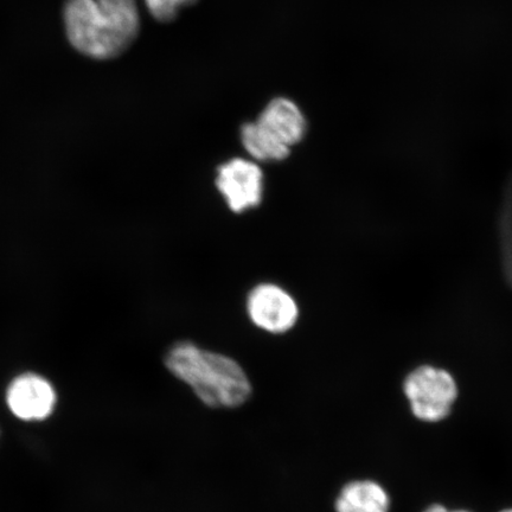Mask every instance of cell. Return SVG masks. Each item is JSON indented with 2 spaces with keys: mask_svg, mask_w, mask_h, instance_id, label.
<instances>
[{
  "mask_svg": "<svg viewBox=\"0 0 512 512\" xmlns=\"http://www.w3.org/2000/svg\"><path fill=\"white\" fill-rule=\"evenodd\" d=\"M248 315L258 328L271 334H284L297 323V303L283 288L262 284L253 288L247 299Z\"/></svg>",
  "mask_w": 512,
  "mask_h": 512,
  "instance_id": "obj_6",
  "label": "cell"
},
{
  "mask_svg": "<svg viewBox=\"0 0 512 512\" xmlns=\"http://www.w3.org/2000/svg\"><path fill=\"white\" fill-rule=\"evenodd\" d=\"M6 405L17 419L40 422L50 418L57 405L56 390L46 377L34 373L22 374L6 389Z\"/></svg>",
  "mask_w": 512,
  "mask_h": 512,
  "instance_id": "obj_5",
  "label": "cell"
},
{
  "mask_svg": "<svg viewBox=\"0 0 512 512\" xmlns=\"http://www.w3.org/2000/svg\"><path fill=\"white\" fill-rule=\"evenodd\" d=\"M498 230L503 273L505 280L512 287V182L505 189Z\"/></svg>",
  "mask_w": 512,
  "mask_h": 512,
  "instance_id": "obj_10",
  "label": "cell"
},
{
  "mask_svg": "<svg viewBox=\"0 0 512 512\" xmlns=\"http://www.w3.org/2000/svg\"><path fill=\"white\" fill-rule=\"evenodd\" d=\"M165 366L209 408H238L253 394L252 383L238 362L190 342L175 344L165 356Z\"/></svg>",
  "mask_w": 512,
  "mask_h": 512,
  "instance_id": "obj_2",
  "label": "cell"
},
{
  "mask_svg": "<svg viewBox=\"0 0 512 512\" xmlns=\"http://www.w3.org/2000/svg\"><path fill=\"white\" fill-rule=\"evenodd\" d=\"M216 187L236 214L256 208L262 201L264 174L251 160L234 158L217 169Z\"/></svg>",
  "mask_w": 512,
  "mask_h": 512,
  "instance_id": "obj_4",
  "label": "cell"
},
{
  "mask_svg": "<svg viewBox=\"0 0 512 512\" xmlns=\"http://www.w3.org/2000/svg\"><path fill=\"white\" fill-rule=\"evenodd\" d=\"M145 8L153 19L159 23H171L179 12L195 5L198 0H143Z\"/></svg>",
  "mask_w": 512,
  "mask_h": 512,
  "instance_id": "obj_11",
  "label": "cell"
},
{
  "mask_svg": "<svg viewBox=\"0 0 512 512\" xmlns=\"http://www.w3.org/2000/svg\"><path fill=\"white\" fill-rule=\"evenodd\" d=\"M450 512H469V511H465V510H458V511H450Z\"/></svg>",
  "mask_w": 512,
  "mask_h": 512,
  "instance_id": "obj_12",
  "label": "cell"
},
{
  "mask_svg": "<svg viewBox=\"0 0 512 512\" xmlns=\"http://www.w3.org/2000/svg\"><path fill=\"white\" fill-rule=\"evenodd\" d=\"M255 123L273 143L288 150L302 142L307 131L303 111L296 102L284 96L268 102Z\"/></svg>",
  "mask_w": 512,
  "mask_h": 512,
  "instance_id": "obj_7",
  "label": "cell"
},
{
  "mask_svg": "<svg viewBox=\"0 0 512 512\" xmlns=\"http://www.w3.org/2000/svg\"><path fill=\"white\" fill-rule=\"evenodd\" d=\"M240 136L242 145L249 155L260 162H281L290 156L291 150L273 143L260 130L255 121L243 124Z\"/></svg>",
  "mask_w": 512,
  "mask_h": 512,
  "instance_id": "obj_9",
  "label": "cell"
},
{
  "mask_svg": "<svg viewBox=\"0 0 512 512\" xmlns=\"http://www.w3.org/2000/svg\"><path fill=\"white\" fill-rule=\"evenodd\" d=\"M403 392L411 403L415 418L438 422L447 418L457 400L458 387L444 369L431 366L416 368L403 383Z\"/></svg>",
  "mask_w": 512,
  "mask_h": 512,
  "instance_id": "obj_3",
  "label": "cell"
},
{
  "mask_svg": "<svg viewBox=\"0 0 512 512\" xmlns=\"http://www.w3.org/2000/svg\"><path fill=\"white\" fill-rule=\"evenodd\" d=\"M390 498L383 486L370 479L352 480L335 501L336 512H389Z\"/></svg>",
  "mask_w": 512,
  "mask_h": 512,
  "instance_id": "obj_8",
  "label": "cell"
},
{
  "mask_svg": "<svg viewBox=\"0 0 512 512\" xmlns=\"http://www.w3.org/2000/svg\"><path fill=\"white\" fill-rule=\"evenodd\" d=\"M502 512H512V509L504 510Z\"/></svg>",
  "mask_w": 512,
  "mask_h": 512,
  "instance_id": "obj_13",
  "label": "cell"
},
{
  "mask_svg": "<svg viewBox=\"0 0 512 512\" xmlns=\"http://www.w3.org/2000/svg\"><path fill=\"white\" fill-rule=\"evenodd\" d=\"M62 23L69 46L94 61L124 55L138 40V0H64Z\"/></svg>",
  "mask_w": 512,
  "mask_h": 512,
  "instance_id": "obj_1",
  "label": "cell"
}]
</instances>
